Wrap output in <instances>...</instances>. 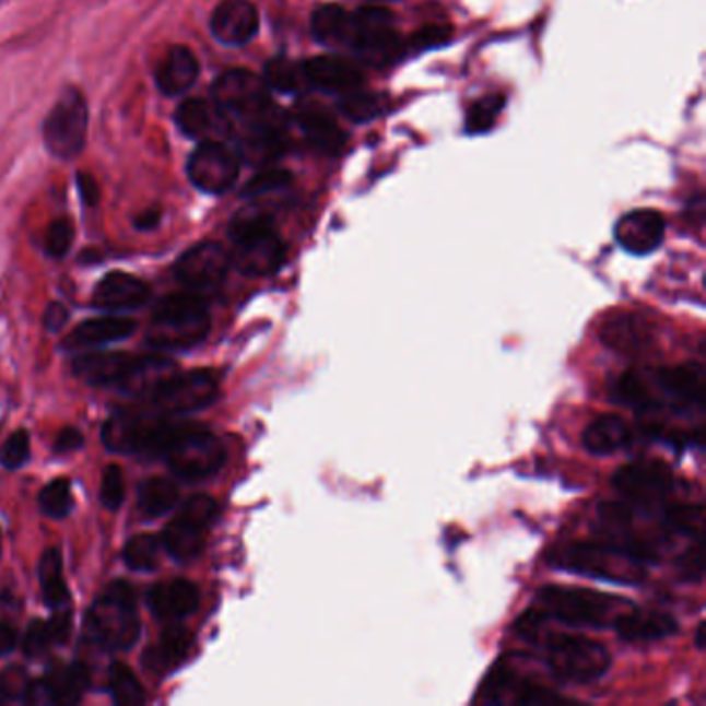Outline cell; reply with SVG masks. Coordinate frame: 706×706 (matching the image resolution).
<instances>
[{
    "mask_svg": "<svg viewBox=\"0 0 706 706\" xmlns=\"http://www.w3.org/2000/svg\"><path fill=\"white\" fill-rule=\"evenodd\" d=\"M628 601L601 590L583 587H560L551 585L539 589L532 608L541 611L545 620H555L564 626L576 628H605L622 613Z\"/></svg>",
    "mask_w": 706,
    "mask_h": 706,
    "instance_id": "6da1fadb",
    "label": "cell"
},
{
    "mask_svg": "<svg viewBox=\"0 0 706 706\" xmlns=\"http://www.w3.org/2000/svg\"><path fill=\"white\" fill-rule=\"evenodd\" d=\"M210 332V311L197 293L162 298L152 314L148 344L160 351H183L199 344Z\"/></svg>",
    "mask_w": 706,
    "mask_h": 706,
    "instance_id": "7a4b0ae2",
    "label": "cell"
},
{
    "mask_svg": "<svg viewBox=\"0 0 706 706\" xmlns=\"http://www.w3.org/2000/svg\"><path fill=\"white\" fill-rule=\"evenodd\" d=\"M183 421H173L152 409H131L110 416L102 430V442L110 451L141 454L156 458L166 451L183 430Z\"/></svg>",
    "mask_w": 706,
    "mask_h": 706,
    "instance_id": "3957f363",
    "label": "cell"
},
{
    "mask_svg": "<svg viewBox=\"0 0 706 706\" xmlns=\"http://www.w3.org/2000/svg\"><path fill=\"white\" fill-rule=\"evenodd\" d=\"M231 263L247 278L275 274L286 259V245L278 235L272 217L266 214L236 216L231 224Z\"/></svg>",
    "mask_w": 706,
    "mask_h": 706,
    "instance_id": "277c9868",
    "label": "cell"
},
{
    "mask_svg": "<svg viewBox=\"0 0 706 706\" xmlns=\"http://www.w3.org/2000/svg\"><path fill=\"white\" fill-rule=\"evenodd\" d=\"M85 636L104 650H125L139 638L138 609L133 589L113 583L102 592L85 617Z\"/></svg>",
    "mask_w": 706,
    "mask_h": 706,
    "instance_id": "5b68a950",
    "label": "cell"
},
{
    "mask_svg": "<svg viewBox=\"0 0 706 706\" xmlns=\"http://www.w3.org/2000/svg\"><path fill=\"white\" fill-rule=\"evenodd\" d=\"M393 15L386 7H363L349 13L342 44L351 46L365 64L384 69L407 55V44L392 27Z\"/></svg>",
    "mask_w": 706,
    "mask_h": 706,
    "instance_id": "8992f818",
    "label": "cell"
},
{
    "mask_svg": "<svg viewBox=\"0 0 706 706\" xmlns=\"http://www.w3.org/2000/svg\"><path fill=\"white\" fill-rule=\"evenodd\" d=\"M541 650L551 673L569 684H592L611 668L608 648L583 634H550Z\"/></svg>",
    "mask_w": 706,
    "mask_h": 706,
    "instance_id": "52a82bcc",
    "label": "cell"
},
{
    "mask_svg": "<svg viewBox=\"0 0 706 706\" xmlns=\"http://www.w3.org/2000/svg\"><path fill=\"white\" fill-rule=\"evenodd\" d=\"M162 458L180 479L199 481L222 469L226 450L214 433L197 423H185Z\"/></svg>",
    "mask_w": 706,
    "mask_h": 706,
    "instance_id": "ba28073f",
    "label": "cell"
},
{
    "mask_svg": "<svg viewBox=\"0 0 706 706\" xmlns=\"http://www.w3.org/2000/svg\"><path fill=\"white\" fill-rule=\"evenodd\" d=\"M217 398V377L214 372L170 373L148 393L145 407L164 416L197 412L214 404Z\"/></svg>",
    "mask_w": 706,
    "mask_h": 706,
    "instance_id": "9c48e42d",
    "label": "cell"
},
{
    "mask_svg": "<svg viewBox=\"0 0 706 706\" xmlns=\"http://www.w3.org/2000/svg\"><path fill=\"white\" fill-rule=\"evenodd\" d=\"M217 504L210 495H191L164 530L162 545L178 562H191L203 550L216 520Z\"/></svg>",
    "mask_w": 706,
    "mask_h": 706,
    "instance_id": "30bf717a",
    "label": "cell"
},
{
    "mask_svg": "<svg viewBox=\"0 0 706 706\" xmlns=\"http://www.w3.org/2000/svg\"><path fill=\"white\" fill-rule=\"evenodd\" d=\"M87 136V102L75 87H67L44 122V143L52 156H79Z\"/></svg>",
    "mask_w": 706,
    "mask_h": 706,
    "instance_id": "8fae6325",
    "label": "cell"
},
{
    "mask_svg": "<svg viewBox=\"0 0 706 706\" xmlns=\"http://www.w3.org/2000/svg\"><path fill=\"white\" fill-rule=\"evenodd\" d=\"M611 485L628 504L655 508L671 495L675 487V476L666 462L636 460L617 469L611 479Z\"/></svg>",
    "mask_w": 706,
    "mask_h": 706,
    "instance_id": "7c38bea8",
    "label": "cell"
},
{
    "mask_svg": "<svg viewBox=\"0 0 706 706\" xmlns=\"http://www.w3.org/2000/svg\"><path fill=\"white\" fill-rule=\"evenodd\" d=\"M650 411L661 404L671 409H703L705 404V373L698 365H680L663 369H647Z\"/></svg>",
    "mask_w": 706,
    "mask_h": 706,
    "instance_id": "4fadbf2b",
    "label": "cell"
},
{
    "mask_svg": "<svg viewBox=\"0 0 706 706\" xmlns=\"http://www.w3.org/2000/svg\"><path fill=\"white\" fill-rule=\"evenodd\" d=\"M212 96L220 110L243 120H251L272 108L268 83L256 73L243 69L222 73L212 85Z\"/></svg>",
    "mask_w": 706,
    "mask_h": 706,
    "instance_id": "5bb4252c",
    "label": "cell"
},
{
    "mask_svg": "<svg viewBox=\"0 0 706 706\" xmlns=\"http://www.w3.org/2000/svg\"><path fill=\"white\" fill-rule=\"evenodd\" d=\"M481 696L487 703L495 705H557V703H569L568 698L560 696L548 686L522 678L516 669L511 668L508 661H497L490 669L483 686Z\"/></svg>",
    "mask_w": 706,
    "mask_h": 706,
    "instance_id": "9a60e30c",
    "label": "cell"
},
{
    "mask_svg": "<svg viewBox=\"0 0 706 706\" xmlns=\"http://www.w3.org/2000/svg\"><path fill=\"white\" fill-rule=\"evenodd\" d=\"M240 156L217 139L201 141V145L187 162V175L203 193H224L238 178Z\"/></svg>",
    "mask_w": 706,
    "mask_h": 706,
    "instance_id": "2e32d148",
    "label": "cell"
},
{
    "mask_svg": "<svg viewBox=\"0 0 706 706\" xmlns=\"http://www.w3.org/2000/svg\"><path fill=\"white\" fill-rule=\"evenodd\" d=\"M626 557L605 539L603 541H576L555 551L550 557L555 568L568 569L580 576H595L603 580H620L617 564ZM628 562V560H626ZM632 564V562H629Z\"/></svg>",
    "mask_w": 706,
    "mask_h": 706,
    "instance_id": "e0dca14e",
    "label": "cell"
},
{
    "mask_svg": "<svg viewBox=\"0 0 706 706\" xmlns=\"http://www.w3.org/2000/svg\"><path fill=\"white\" fill-rule=\"evenodd\" d=\"M231 268V256L217 243H201L180 257L175 266L178 282L191 293L216 291Z\"/></svg>",
    "mask_w": 706,
    "mask_h": 706,
    "instance_id": "ac0fdd59",
    "label": "cell"
},
{
    "mask_svg": "<svg viewBox=\"0 0 706 706\" xmlns=\"http://www.w3.org/2000/svg\"><path fill=\"white\" fill-rule=\"evenodd\" d=\"M666 238V220L655 210H634L615 224V240L632 256H648Z\"/></svg>",
    "mask_w": 706,
    "mask_h": 706,
    "instance_id": "d6986e66",
    "label": "cell"
},
{
    "mask_svg": "<svg viewBox=\"0 0 706 706\" xmlns=\"http://www.w3.org/2000/svg\"><path fill=\"white\" fill-rule=\"evenodd\" d=\"M611 626L622 640L632 645L659 643L678 634V620L669 615L668 611H655V609L622 611Z\"/></svg>",
    "mask_w": 706,
    "mask_h": 706,
    "instance_id": "ffe728a7",
    "label": "cell"
},
{
    "mask_svg": "<svg viewBox=\"0 0 706 706\" xmlns=\"http://www.w3.org/2000/svg\"><path fill=\"white\" fill-rule=\"evenodd\" d=\"M138 358L127 353L81 354L73 361V373L90 386H108L120 390V386L136 369Z\"/></svg>",
    "mask_w": 706,
    "mask_h": 706,
    "instance_id": "44dd1931",
    "label": "cell"
},
{
    "mask_svg": "<svg viewBox=\"0 0 706 706\" xmlns=\"http://www.w3.org/2000/svg\"><path fill=\"white\" fill-rule=\"evenodd\" d=\"M257 9L249 0H224L212 15V34L226 46H243L256 38Z\"/></svg>",
    "mask_w": 706,
    "mask_h": 706,
    "instance_id": "7402d4cb",
    "label": "cell"
},
{
    "mask_svg": "<svg viewBox=\"0 0 706 706\" xmlns=\"http://www.w3.org/2000/svg\"><path fill=\"white\" fill-rule=\"evenodd\" d=\"M175 120L180 133L201 141L224 138L231 131V117L217 108L216 102L208 99L193 98L183 102L178 106Z\"/></svg>",
    "mask_w": 706,
    "mask_h": 706,
    "instance_id": "603a6c76",
    "label": "cell"
},
{
    "mask_svg": "<svg viewBox=\"0 0 706 706\" xmlns=\"http://www.w3.org/2000/svg\"><path fill=\"white\" fill-rule=\"evenodd\" d=\"M601 340L611 351L643 354L655 344V332L643 317L634 314L611 315L601 326Z\"/></svg>",
    "mask_w": 706,
    "mask_h": 706,
    "instance_id": "cb8c5ba5",
    "label": "cell"
},
{
    "mask_svg": "<svg viewBox=\"0 0 706 706\" xmlns=\"http://www.w3.org/2000/svg\"><path fill=\"white\" fill-rule=\"evenodd\" d=\"M301 64L307 83L330 94H349L363 83L361 69L340 57H314Z\"/></svg>",
    "mask_w": 706,
    "mask_h": 706,
    "instance_id": "d4e9b609",
    "label": "cell"
},
{
    "mask_svg": "<svg viewBox=\"0 0 706 706\" xmlns=\"http://www.w3.org/2000/svg\"><path fill=\"white\" fill-rule=\"evenodd\" d=\"M150 301V286L136 275L125 272H110L102 278L94 305L104 311H133Z\"/></svg>",
    "mask_w": 706,
    "mask_h": 706,
    "instance_id": "484cf974",
    "label": "cell"
},
{
    "mask_svg": "<svg viewBox=\"0 0 706 706\" xmlns=\"http://www.w3.org/2000/svg\"><path fill=\"white\" fill-rule=\"evenodd\" d=\"M296 125L303 129L305 138L309 143L323 154H338L344 143L346 136L336 125L334 118L330 117L319 104L315 102H301L295 108Z\"/></svg>",
    "mask_w": 706,
    "mask_h": 706,
    "instance_id": "4316f807",
    "label": "cell"
},
{
    "mask_svg": "<svg viewBox=\"0 0 706 706\" xmlns=\"http://www.w3.org/2000/svg\"><path fill=\"white\" fill-rule=\"evenodd\" d=\"M634 444V430L628 421L620 414H601L590 421L583 433V446L592 456H611L617 451L628 450Z\"/></svg>",
    "mask_w": 706,
    "mask_h": 706,
    "instance_id": "83f0119b",
    "label": "cell"
},
{
    "mask_svg": "<svg viewBox=\"0 0 706 706\" xmlns=\"http://www.w3.org/2000/svg\"><path fill=\"white\" fill-rule=\"evenodd\" d=\"M148 603L160 620L177 622L196 611L199 605V590L189 580L160 583L150 590Z\"/></svg>",
    "mask_w": 706,
    "mask_h": 706,
    "instance_id": "f1b7e54d",
    "label": "cell"
},
{
    "mask_svg": "<svg viewBox=\"0 0 706 706\" xmlns=\"http://www.w3.org/2000/svg\"><path fill=\"white\" fill-rule=\"evenodd\" d=\"M197 78H199V62L196 55L185 46L170 48L157 64V87L166 96L185 94L196 83Z\"/></svg>",
    "mask_w": 706,
    "mask_h": 706,
    "instance_id": "f546056e",
    "label": "cell"
},
{
    "mask_svg": "<svg viewBox=\"0 0 706 706\" xmlns=\"http://www.w3.org/2000/svg\"><path fill=\"white\" fill-rule=\"evenodd\" d=\"M138 323L127 317H96L79 323L78 328L67 336V349H90L102 346L117 340H125L136 332Z\"/></svg>",
    "mask_w": 706,
    "mask_h": 706,
    "instance_id": "4dcf8cb0",
    "label": "cell"
},
{
    "mask_svg": "<svg viewBox=\"0 0 706 706\" xmlns=\"http://www.w3.org/2000/svg\"><path fill=\"white\" fill-rule=\"evenodd\" d=\"M191 645H193V636L189 629H185L183 626H170V628L164 629L156 647H152L145 652L143 661L152 671H160V673L173 671L187 659Z\"/></svg>",
    "mask_w": 706,
    "mask_h": 706,
    "instance_id": "1f68e13d",
    "label": "cell"
},
{
    "mask_svg": "<svg viewBox=\"0 0 706 706\" xmlns=\"http://www.w3.org/2000/svg\"><path fill=\"white\" fill-rule=\"evenodd\" d=\"M38 574L46 605L50 609L67 608L71 597H69V589H67V583L62 576V560H60L59 550H48L42 555Z\"/></svg>",
    "mask_w": 706,
    "mask_h": 706,
    "instance_id": "d6a6232c",
    "label": "cell"
},
{
    "mask_svg": "<svg viewBox=\"0 0 706 706\" xmlns=\"http://www.w3.org/2000/svg\"><path fill=\"white\" fill-rule=\"evenodd\" d=\"M46 680L55 692L57 705H75L90 687V669L81 663H73L69 668L50 671Z\"/></svg>",
    "mask_w": 706,
    "mask_h": 706,
    "instance_id": "836d02e7",
    "label": "cell"
},
{
    "mask_svg": "<svg viewBox=\"0 0 706 706\" xmlns=\"http://www.w3.org/2000/svg\"><path fill=\"white\" fill-rule=\"evenodd\" d=\"M178 491L168 479L154 476L139 487V510L148 518L164 516L177 506Z\"/></svg>",
    "mask_w": 706,
    "mask_h": 706,
    "instance_id": "e575fe53",
    "label": "cell"
},
{
    "mask_svg": "<svg viewBox=\"0 0 706 706\" xmlns=\"http://www.w3.org/2000/svg\"><path fill=\"white\" fill-rule=\"evenodd\" d=\"M263 81L268 83V87L282 94H298L309 85L303 73V64L286 57H275L266 64Z\"/></svg>",
    "mask_w": 706,
    "mask_h": 706,
    "instance_id": "d590c367",
    "label": "cell"
},
{
    "mask_svg": "<svg viewBox=\"0 0 706 706\" xmlns=\"http://www.w3.org/2000/svg\"><path fill=\"white\" fill-rule=\"evenodd\" d=\"M349 23V11L338 4H323L314 13L311 32L321 44H342Z\"/></svg>",
    "mask_w": 706,
    "mask_h": 706,
    "instance_id": "8d00e7d4",
    "label": "cell"
},
{
    "mask_svg": "<svg viewBox=\"0 0 706 706\" xmlns=\"http://www.w3.org/2000/svg\"><path fill=\"white\" fill-rule=\"evenodd\" d=\"M108 692L117 705L136 706L145 703V692L136 673L122 663H113L108 669Z\"/></svg>",
    "mask_w": 706,
    "mask_h": 706,
    "instance_id": "74e56055",
    "label": "cell"
},
{
    "mask_svg": "<svg viewBox=\"0 0 706 706\" xmlns=\"http://www.w3.org/2000/svg\"><path fill=\"white\" fill-rule=\"evenodd\" d=\"M388 99L384 98L381 94H373V92H349L344 94V98L340 99L338 108L340 113L351 120H372V118L379 117L386 110Z\"/></svg>",
    "mask_w": 706,
    "mask_h": 706,
    "instance_id": "f35d334b",
    "label": "cell"
},
{
    "mask_svg": "<svg viewBox=\"0 0 706 706\" xmlns=\"http://www.w3.org/2000/svg\"><path fill=\"white\" fill-rule=\"evenodd\" d=\"M663 529L671 534H687L692 539L703 537V508L701 506H669L661 520Z\"/></svg>",
    "mask_w": 706,
    "mask_h": 706,
    "instance_id": "ab89813d",
    "label": "cell"
},
{
    "mask_svg": "<svg viewBox=\"0 0 706 706\" xmlns=\"http://www.w3.org/2000/svg\"><path fill=\"white\" fill-rule=\"evenodd\" d=\"M160 541L152 534L133 537L122 551L125 564L136 572H152L157 566Z\"/></svg>",
    "mask_w": 706,
    "mask_h": 706,
    "instance_id": "60d3db41",
    "label": "cell"
},
{
    "mask_svg": "<svg viewBox=\"0 0 706 706\" xmlns=\"http://www.w3.org/2000/svg\"><path fill=\"white\" fill-rule=\"evenodd\" d=\"M39 508L50 518H64L69 516L73 497H71V483L67 479H55L44 490L39 491Z\"/></svg>",
    "mask_w": 706,
    "mask_h": 706,
    "instance_id": "b9f144b4",
    "label": "cell"
},
{
    "mask_svg": "<svg viewBox=\"0 0 706 706\" xmlns=\"http://www.w3.org/2000/svg\"><path fill=\"white\" fill-rule=\"evenodd\" d=\"M504 104H506L504 96H499V94L485 96V98L474 102L471 110H469V117H467V131L472 136L490 131L495 118L502 113Z\"/></svg>",
    "mask_w": 706,
    "mask_h": 706,
    "instance_id": "7bdbcfd3",
    "label": "cell"
},
{
    "mask_svg": "<svg viewBox=\"0 0 706 706\" xmlns=\"http://www.w3.org/2000/svg\"><path fill=\"white\" fill-rule=\"evenodd\" d=\"M122 499H125V476L117 464H110L102 474L99 502L106 510L115 511L122 506Z\"/></svg>",
    "mask_w": 706,
    "mask_h": 706,
    "instance_id": "ee69618b",
    "label": "cell"
},
{
    "mask_svg": "<svg viewBox=\"0 0 706 706\" xmlns=\"http://www.w3.org/2000/svg\"><path fill=\"white\" fill-rule=\"evenodd\" d=\"M291 173L286 170H280V168H270V170H263L259 173L256 178H251L245 189H243V197H254L268 196V193H274L278 189H284L286 185H291Z\"/></svg>",
    "mask_w": 706,
    "mask_h": 706,
    "instance_id": "f6af8a7d",
    "label": "cell"
},
{
    "mask_svg": "<svg viewBox=\"0 0 706 706\" xmlns=\"http://www.w3.org/2000/svg\"><path fill=\"white\" fill-rule=\"evenodd\" d=\"M30 458V433L25 430L13 433L0 448V464L15 471L21 469Z\"/></svg>",
    "mask_w": 706,
    "mask_h": 706,
    "instance_id": "bcb514c9",
    "label": "cell"
},
{
    "mask_svg": "<svg viewBox=\"0 0 706 706\" xmlns=\"http://www.w3.org/2000/svg\"><path fill=\"white\" fill-rule=\"evenodd\" d=\"M71 243H73V226L67 220L52 222L46 235V254L57 259L67 256Z\"/></svg>",
    "mask_w": 706,
    "mask_h": 706,
    "instance_id": "7dc6e473",
    "label": "cell"
},
{
    "mask_svg": "<svg viewBox=\"0 0 706 706\" xmlns=\"http://www.w3.org/2000/svg\"><path fill=\"white\" fill-rule=\"evenodd\" d=\"M450 38V27H446V25H427V27L412 34L411 48L412 50H432V48L448 44Z\"/></svg>",
    "mask_w": 706,
    "mask_h": 706,
    "instance_id": "c3c4849f",
    "label": "cell"
},
{
    "mask_svg": "<svg viewBox=\"0 0 706 706\" xmlns=\"http://www.w3.org/2000/svg\"><path fill=\"white\" fill-rule=\"evenodd\" d=\"M52 645V638H50V632L46 628V622H32L30 628L25 632L23 636V650L27 657L36 659L39 655H44L48 648Z\"/></svg>",
    "mask_w": 706,
    "mask_h": 706,
    "instance_id": "681fc988",
    "label": "cell"
},
{
    "mask_svg": "<svg viewBox=\"0 0 706 706\" xmlns=\"http://www.w3.org/2000/svg\"><path fill=\"white\" fill-rule=\"evenodd\" d=\"M46 628L50 632L52 645H62L71 632V608L52 609L50 620L46 622Z\"/></svg>",
    "mask_w": 706,
    "mask_h": 706,
    "instance_id": "f907efd6",
    "label": "cell"
},
{
    "mask_svg": "<svg viewBox=\"0 0 706 706\" xmlns=\"http://www.w3.org/2000/svg\"><path fill=\"white\" fill-rule=\"evenodd\" d=\"M23 703L32 706H52L57 705V698H55V692L48 684V680H38V682L27 684V690L23 694Z\"/></svg>",
    "mask_w": 706,
    "mask_h": 706,
    "instance_id": "816d5d0a",
    "label": "cell"
},
{
    "mask_svg": "<svg viewBox=\"0 0 706 706\" xmlns=\"http://www.w3.org/2000/svg\"><path fill=\"white\" fill-rule=\"evenodd\" d=\"M27 680H25V675H23V671L21 669H9L4 675H2V680H0V692H2V696H7V698H21L23 701V694H25V690H27Z\"/></svg>",
    "mask_w": 706,
    "mask_h": 706,
    "instance_id": "f5cc1de1",
    "label": "cell"
},
{
    "mask_svg": "<svg viewBox=\"0 0 706 706\" xmlns=\"http://www.w3.org/2000/svg\"><path fill=\"white\" fill-rule=\"evenodd\" d=\"M680 568L694 580L703 578V539L694 541V548L682 555Z\"/></svg>",
    "mask_w": 706,
    "mask_h": 706,
    "instance_id": "db71d44e",
    "label": "cell"
},
{
    "mask_svg": "<svg viewBox=\"0 0 706 706\" xmlns=\"http://www.w3.org/2000/svg\"><path fill=\"white\" fill-rule=\"evenodd\" d=\"M81 446H83V435L75 427H64L57 435V442H55V450L60 451V454L79 450Z\"/></svg>",
    "mask_w": 706,
    "mask_h": 706,
    "instance_id": "11a10c76",
    "label": "cell"
},
{
    "mask_svg": "<svg viewBox=\"0 0 706 706\" xmlns=\"http://www.w3.org/2000/svg\"><path fill=\"white\" fill-rule=\"evenodd\" d=\"M69 321V311L60 305V303H52L46 314H44V326L48 332H60Z\"/></svg>",
    "mask_w": 706,
    "mask_h": 706,
    "instance_id": "9f6ffc18",
    "label": "cell"
},
{
    "mask_svg": "<svg viewBox=\"0 0 706 706\" xmlns=\"http://www.w3.org/2000/svg\"><path fill=\"white\" fill-rule=\"evenodd\" d=\"M78 189H79V193H81V197H83V201H85L87 205H96V203H98L99 187H98V183L94 180V177H90V175H83V173H79Z\"/></svg>",
    "mask_w": 706,
    "mask_h": 706,
    "instance_id": "6f0895ef",
    "label": "cell"
},
{
    "mask_svg": "<svg viewBox=\"0 0 706 706\" xmlns=\"http://www.w3.org/2000/svg\"><path fill=\"white\" fill-rule=\"evenodd\" d=\"M160 210L157 208H150V210H145V212H141L138 217H136V226H138L139 231H152V228H156L157 222H160Z\"/></svg>",
    "mask_w": 706,
    "mask_h": 706,
    "instance_id": "680465c9",
    "label": "cell"
},
{
    "mask_svg": "<svg viewBox=\"0 0 706 706\" xmlns=\"http://www.w3.org/2000/svg\"><path fill=\"white\" fill-rule=\"evenodd\" d=\"M15 645H17V636H15V632L9 628L7 624H0V657H2V655H7L9 650H13Z\"/></svg>",
    "mask_w": 706,
    "mask_h": 706,
    "instance_id": "91938a15",
    "label": "cell"
},
{
    "mask_svg": "<svg viewBox=\"0 0 706 706\" xmlns=\"http://www.w3.org/2000/svg\"><path fill=\"white\" fill-rule=\"evenodd\" d=\"M696 647H705V622H701L696 628Z\"/></svg>",
    "mask_w": 706,
    "mask_h": 706,
    "instance_id": "94428289",
    "label": "cell"
}]
</instances>
